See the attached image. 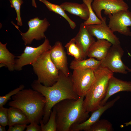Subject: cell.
Returning a JSON list of instances; mask_svg holds the SVG:
<instances>
[{
	"label": "cell",
	"mask_w": 131,
	"mask_h": 131,
	"mask_svg": "<svg viewBox=\"0 0 131 131\" xmlns=\"http://www.w3.org/2000/svg\"><path fill=\"white\" fill-rule=\"evenodd\" d=\"M31 86L33 89L40 93L45 98L46 103L42 119L45 124L48 122L52 109L56 104L65 99L77 100L79 97L74 90L71 75L67 76L60 71L57 80L52 86H44L36 80Z\"/></svg>",
	"instance_id": "6da1fadb"
},
{
	"label": "cell",
	"mask_w": 131,
	"mask_h": 131,
	"mask_svg": "<svg viewBox=\"0 0 131 131\" xmlns=\"http://www.w3.org/2000/svg\"><path fill=\"white\" fill-rule=\"evenodd\" d=\"M84 97H79L77 100L65 99L54 106L56 112L57 131H70L73 125L83 123L89 118V112L83 106Z\"/></svg>",
	"instance_id": "7a4b0ae2"
},
{
	"label": "cell",
	"mask_w": 131,
	"mask_h": 131,
	"mask_svg": "<svg viewBox=\"0 0 131 131\" xmlns=\"http://www.w3.org/2000/svg\"><path fill=\"white\" fill-rule=\"evenodd\" d=\"M8 105L19 109L26 115L30 123L39 124L42 119L46 103L45 97L38 91L23 89L12 97Z\"/></svg>",
	"instance_id": "3957f363"
},
{
	"label": "cell",
	"mask_w": 131,
	"mask_h": 131,
	"mask_svg": "<svg viewBox=\"0 0 131 131\" xmlns=\"http://www.w3.org/2000/svg\"><path fill=\"white\" fill-rule=\"evenodd\" d=\"M95 79L84 97L83 106L85 110L92 112L98 108L105 97L109 80L113 73L100 66L94 70Z\"/></svg>",
	"instance_id": "277c9868"
},
{
	"label": "cell",
	"mask_w": 131,
	"mask_h": 131,
	"mask_svg": "<svg viewBox=\"0 0 131 131\" xmlns=\"http://www.w3.org/2000/svg\"><path fill=\"white\" fill-rule=\"evenodd\" d=\"M50 50L42 54L32 65L37 81L46 86H50L55 83L59 74V71L51 59Z\"/></svg>",
	"instance_id": "5b68a950"
},
{
	"label": "cell",
	"mask_w": 131,
	"mask_h": 131,
	"mask_svg": "<svg viewBox=\"0 0 131 131\" xmlns=\"http://www.w3.org/2000/svg\"><path fill=\"white\" fill-rule=\"evenodd\" d=\"M73 70L71 77L74 90L79 97L85 96L95 79L94 70L86 69Z\"/></svg>",
	"instance_id": "8992f818"
},
{
	"label": "cell",
	"mask_w": 131,
	"mask_h": 131,
	"mask_svg": "<svg viewBox=\"0 0 131 131\" xmlns=\"http://www.w3.org/2000/svg\"><path fill=\"white\" fill-rule=\"evenodd\" d=\"M124 51L120 44L112 45L100 66L113 72L127 74L129 68L123 62L121 58Z\"/></svg>",
	"instance_id": "52a82bcc"
},
{
	"label": "cell",
	"mask_w": 131,
	"mask_h": 131,
	"mask_svg": "<svg viewBox=\"0 0 131 131\" xmlns=\"http://www.w3.org/2000/svg\"><path fill=\"white\" fill-rule=\"evenodd\" d=\"M13 24L19 31L25 45L30 44L34 39L39 40L46 38L44 33L49 25L46 18L41 20L37 17L28 21V29L26 32L23 33L19 30L17 26Z\"/></svg>",
	"instance_id": "ba28073f"
},
{
	"label": "cell",
	"mask_w": 131,
	"mask_h": 131,
	"mask_svg": "<svg viewBox=\"0 0 131 131\" xmlns=\"http://www.w3.org/2000/svg\"><path fill=\"white\" fill-rule=\"evenodd\" d=\"M52 46L46 38L42 44L36 47L26 46L23 52L15 60V70L20 71L24 66L32 65L42 54L50 50Z\"/></svg>",
	"instance_id": "9c48e42d"
},
{
	"label": "cell",
	"mask_w": 131,
	"mask_h": 131,
	"mask_svg": "<svg viewBox=\"0 0 131 131\" xmlns=\"http://www.w3.org/2000/svg\"><path fill=\"white\" fill-rule=\"evenodd\" d=\"M108 26L114 32L131 36V32L128 27L131 26V12L128 10L118 11L108 15Z\"/></svg>",
	"instance_id": "30bf717a"
},
{
	"label": "cell",
	"mask_w": 131,
	"mask_h": 131,
	"mask_svg": "<svg viewBox=\"0 0 131 131\" xmlns=\"http://www.w3.org/2000/svg\"><path fill=\"white\" fill-rule=\"evenodd\" d=\"M92 7L97 17L102 21L104 17L101 14L102 10L106 15L112 14L121 10H128V4L123 0H93Z\"/></svg>",
	"instance_id": "8fae6325"
},
{
	"label": "cell",
	"mask_w": 131,
	"mask_h": 131,
	"mask_svg": "<svg viewBox=\"0 0 131 131\" xmlns=\"http://www.w3.org/2000/svg\"><path fill=\"white\" fill-rule=\"evenodd\" d=\"M106 20V18L104 17L100 24L87 25L89 32L97 40H105L113 45L120 44L119 38L107 25Z\"/></svg>",
	"instance_id": "7c38bea8"
},
{
	"label": "cell",
	"mask_w": 131,
	"mask_h": 131,
	"mask_svg": "<svg viewBox=\"0 0 131 131\" xmlns=\"http://www.w3.org/2000/svg\"><path fill=\"white\" fill-rule=\"evenodd\" d=\"M50 51L51 59L57 68L66 76H70L66 53L61 42L56 41Z\"/></svg>",
	"instance_id": "4fadbf2b"
},
{
	"label": "cell",
	"mask_w": 131,
	"mask_h": 131,
	"mask_svg": "<svg viewBox=\"0 0 131 131\" xmlns=\"http://www.w3.org/2000/svg\"><path fill=\"white\" fill-rule=\"evenodd\" d=\"M120 98V96H118L103 106H99L92 112L90 116L85 121L81 123L73 125L70 128V131L81 130L88 131L90 127L99 119L103 114L107 110L112 107Z\"/></svg>",
	"instance_id": "5bb4252c"
},
{
	"label": "cell",
	"mask_w": 131,
	"mask_h": 131,
	"mask_svg": "<svg viewBox=\"0 0 131 131\" xmlns=\"http://www.w3.org/2000/svg\"><path fill=\"white\" fill-rule=\"evenodd\" d=\"M121 91L131 92V81L122 80L113 75L109 80L106 95L101 102L99 106L105 104L112 96Z\"/></svg>",
	"instance_id": "9a60e30c"
},
{
	"label": "cell",
	"mask_w": 131,
	"mask_h": 131,
	"mask_svg": "<svg viewBox=\"0 0 131 131\" xmlns=\"http://www.w3.org/2000/svg\"><path fill=\"white\" fill-rule=\"evenodd\" d=\"M74 38L81 48L86 58L90 48L95 41L89 32L87 26L84 22L81 24L79 31Z\"/></svg>",
	"instance_id": "2e32d148"
},
{
	"label": "cell",
	"mask_w": 131,
	"mask_h": 131,
	"mask_svg": "<svg viewBox=\"0 0 131 131\" xmlns=\"http://www.w3.org/2000/svg\"><path fill=\"white\" fill-rule=\"evenodd\" d=\"M112 44L108 41L104 39L97 40L95 41L90 48L87 56L95 58L101 61L106 56Z\"/></svg>",
	"instance_id": "e0dca14e"
},
{
	"label": "cell",
	"mask_w": 131,
	"mask_h": 131,
	"mask_svg": "<svg viewBox=\"0 0 131 131\" xmlns=\"http://www.w3.org/2000/svg\"><path fill=\"white\" fill-rule=\"evenodd\" d=\"M60 5L65 11L71 14L79 16L85 21L89 18V9L87 6L84 3L80 4L66 2L62 3Z\"/></svg>",
	"instance_id": "ac0fdd59"
},
{
	"label": "cell",
	"mask_w": 131,
	"mask_h": 131,
	"mask_svg": "<svg viewBox=\"0 0 131 131\" xmlns=\"http://www.w3.org/2000/svg\"><path fill=\"white\" fill-rule=\"evenodd\" d=\"M8 114L9 126L17 124L27 125L30 123L26 115L19 109L10 107L8 108Z\"/></svg>",
	"instance_id": "d6986e66"
},
{
	"label": "cell",
	"mask_w": 131,
	"mask_h": 131,
	"mask_svg": "<svg viewBox=\"0 0 131 131\" xmlns=\"http://www.w3.org/2000/svg\"><path fill=\"white\" fill-rule=\"evenodd\" d=\"M7 44L0 42V66L7 67L9 71H12L15 70L16 56L7 49Z\"/></svg>",
	"instance_id": "ffe728a7"
},
{
	"label": "cell",
	"mask_w": 131,
	"mask_h": 131,
	"mask_svg": "<svg viewBox=\"0 0 131 131\" xmlns=\"http://www.w3.org/2000/svg\"><path fill=\"white\" fill-rule=\"evenodd\" d=\"M101 63V61L92 57L81 60L74 59L71 62L70 68L73 70L89 69L94 70L100 66Z\"/></svg>",
	"instance_id": "44dd1931"
},
{
	"label": "cell",
	"mask_w": 131,
	"mask_h": 131,
	"mask_svg": "<svg viewBox=\"0 0 131 131\" xmlns=\"http://www.w3.org/2000/svg\"><path fill=\"white\" fill-rule=\"evenodd\" d=\"M65 47L67 54L73 57L74 59L81 60L85 59L82 49L74 38L67 43Z\"/></svg>",
	"instance_id": "7402d4cb"
},
{
	"label": "cell",
	"mask_w": 131,
	"mask_h": 131,
	"mask_svg": "<svg viewBox=\"0 0 131 131\" xmlns=\"http://www.w3.org/2000/svg\"><path fill=\"white\" fill-rule=\"evenodd\" d=\"M43 3L50 11L64 17L68 22L71 28L74 29L76 27L75 23L72 21L66 13L65 10L60 5L52 3L47 0H39Z\"/></svg>",
	"instance_id": "603a6c76"
},
{
	"label": "cell",
	"mask_w": 131,
	"mask_h": 131,
	"mask_svg": "<svg viewBox=\"0 0 131 131\" xmlns=\"http://www.w3.org/2000/svg\"><path fill=\"white\" fill-rule=\"evenodd\" d=\"M56 112L54 107L51 111L49 119L45 124H44L42 119L40 122L41 131H56L57 124L56 122Z\"/></svg>",
	"instance_id": "cb8c5ba5"
},
{
	"label": "cell",
	"mask_w": 131,
	"mask_h": 131,
	"mask_svg": "<svg viewBox=\"0 0 131 131\" xmlns=\"http://www.w3.org/2000/svg\"><path fill=\"white\" fill-rule=\"evenodd\" d=\"M93 0H82L83 3L87 6L89 10V16L88 19L84 22L87 25L101 23L102 21L96 15L93 11L91 6Z\"/></svg>",
	"instance_id": "d4e9b609"
},
{
	"label": "cell",
	"mask_w": 131,
	"mask_h": 131,
	"mask_svg": "<svg viewBox=\"0 0 131 131\" xmlns=\"http://www.w3.org/2000/svg\"><path fill=\"white\" fill-rule=\"evenodd\" d=\"M113 130L112 124L106 119L99 120L90 128L88 131H111Z\"/></svg>",
	"instance_id": "484cf974"
},
{
	"label": "cell",
	"mask_w": 131,
	"mask_h": 131,
	"mask_svg": "<svg viewBox=\"0 0 131 131\" xmlns=\"http://www.w3.org/2000/svg\"><path fill=\"white\" fill-rule=\"evenodd\" d=\"M10 6L14 8L16 13L17 17L16 18L17 21L18 25L22 26L23 25L21 16L20 8L21 5L23 3V0H9Z\"/></svg>",
	"instance_id": "4316f807"
},
{
	"label": "cell",
	"mask_w": 131,
	"mask_h": 131,
	"mask_svg": "<svg viewBox=\"0 0 131 131\" xmlns=\"http://www.w3.org/2000/svg\"><path fill=\"white\" fill-rule=\"evenodd\" d=\"M24 85H21L17 88L10 91L4 96H0V107L3 106L8 101L11 99V97L16 94L20 91L24 89Z\"/></svg>",
	"instance_id": "83f0119b"
},
{
	"label": "cell",
	"mask_w": 131,
	"mask_h": 131,
	"mask_svg": "<svg viewBox=\"0 0 131 131\" xmlns=\"http://www.w3.org/2000/svg\"><path fill=\"white\" fill-rule=\"evenodd\" d=\"M8 109L3 106L0 107V125L5 126L8 125Z\"/></svg>",
	"instance_id": "f1b7e54d"
},
{
	"label": "cell",
	"mask_w": 131,
	"mask_h": 131,
	"mask_svg": "<svg viewBox=\"0 0 131 131\" xmlns=\"http://www.w3.org/2000/svg\"><path fill=\"white\" fill-rule=\"evenodd\" d=\"M27 125L17 124L9 126L8 131H23L26 128Z\"/></svg>",
	"instance_id": "f546056e"
},
{
	"label": "cell",
	"mask_w": 131,
	"mask_h": 131,
	"mask_svg": "<svg viewBox=\"0 0 131 131\" xmlns=\"http://www.w3.org/2000/svg\"><path fill=\"white\" fill-rule=\"evenodd\" d=\"M26 131H41V125L36 124H31L27 125Z\"/></svg>",
	"instance_id": "4dcf8cb0"
},
{
	"label": "cell",
	"mask_w": 131,
	"mask_h": 131,
	"mask_svg": "<svg viewBox=\"0 0 131 131\" xmlns=\"http://www.w3.org/2000/svg\"><path fill=\"white\" fill-rule=\"evenodd\" d=\"M32 6L35 8L37 7V6L35 0H32Z\"/></svg>",
	"instance_id": "1f68e13d"
},
{
	"label": "cell",
	"mask_w": 131,
	"mask_h": 131,
	"mask_svg": "<svg viewBox=\"0 0 131 131\" xmlns=\"http://www.w3.org/2000/svg\"><path fill=\"white\" fill-rule=\"evenodd\" d=\"M5 126L0 125V131H5Z\"/></svg>",
	"instance_id": "d6a6232c"
},
{
	"label": "cell",
	"mask_w": 131,
	"mask_h": 131,
	"mask_svg": "<svg viewBox=\"0 0 131 131\" xmlns=\"http://www.w3.org/2000/svg\"><path fill=\"white\" fill-rule=\"evenodd\" d=\"M128 54L129 56L131 57V54L129 52H128ZM128 71L130 72H131V69L129 68L128 70Z\"/></svg>",
	"instance_id": "836d02e7"
}]
</instances>
